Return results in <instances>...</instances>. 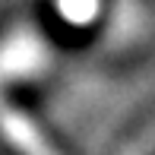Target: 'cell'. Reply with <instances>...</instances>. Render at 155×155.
<instances>
[{
	"instance_id": "3",
	"label": "cell",
	"mask_w": 155,
	"mask_h": 155,
	"mask_svg": "<svg viewBox=\"0 0 155 155\" xmlns=\"http://www.w3.org/2000/svg\"><path fill=\"white\" fill-rule=\"evenodd\" d=\"M98 0H60V13L73 22H86V19L95 16Z\"/></svg>"
},
{
	"instance_id": "1",
	"label": "cell",
	"mask_w": 155,
	"mask_h": 155,
	"mask_svg": "<svg viewBox=\"0 0 155 155\" xmlns=\"http://www.w3.org/2000/svg\"><path fill=\"white\" fill-rule=\"evenodd\" d=\"M0 136H3L19 155H60L45 136H41L38 127H35L22 111L10 108L3 98H0Z\"/></svg>"
},
{
	"instance_id": "2",
	"label": "cell",
	"mask_w": 155,
	"mask_h": 155,
	"mask_svg": "<svg viewBox=\"0 0 155 155\" xmlns=\"http://www.w3.org/2000/svg\"><path fill=\"white\" fill-rule=\"evenodd\" d=\"M152 152H155V117H152V120L146 124L117 155H152Z\"/></svg>"
}]
</instances>
